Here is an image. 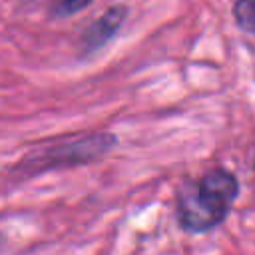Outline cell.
<instances>
[{
	"instance_id": "obj_4",
	"label": "cell",
	"mask_w": 255,
	"mask_h": 255,
	"mask_svg": "<svg viewBox=\"0 0 255 255\" xmlns=\"http://www.w3.org/2000/svg\"><path fill=\"white\" fill-rule=\"evenodd\" d=\"M233 14H235V22L241 30L255 34V0H237Z\"/></svg>"
},
{
	"instance_id": "obj_2",
	"label": "cell",
	"mask_w": 255,
	"mask_h": 255,
	"mask_svg": "<svg viewBox=\"0 0 255 255\" xmlns=\"http://www.w3.org/2000/svg\"><path fill=\"white\" fill-rule=\"evenodd\" d=\"M116 145H118L116 133H88V135L68 137L48 145L38 153H28L18 165H14V171L30 177L52 169L94 163L106 157Z\"/></svg>"
},
{
	"instance_id": "obj_3",
	"label": "cell",
	"mask_w": 255,
	"mask_h": 255,
	"mask_svg": "<svg viewBox=\"0 0 255 255\" xmlns=\"http://www.w3.org/2000/svg\"><path fill=\"white\" fill-rule=\"evenodd\" d=\"M128 12H129V8L126 4H114V6L106 8V12L100 18H96L82 34L84 54H90V52L104 48L120 32L122 24L128 18Z\"/></svg>"
},
{
	"instance_id": "obj_1",
	"label": "cell",
	"mask_w": 255,
	"mask_h": 255,
	"mask_svg": "<svg viewBox=\"0 0 255 255\" xmlns=\"http://www.w3.org/2000/svg\"><path fill=\"white\" fill-rule=\"evenodd\" d=\"M239 193V183L227 169L215 167L197 183L187 185L177 199V219L185 231L203 233L219 225Z\"/></svg>"
},
{
	"instance_id": "obj_5",
	"label": "cell",
	"mask_w": 255,
	"mask_h": 255,
	"mask_svg": "<svg viewBox=\"0 0 255 255\" xmlns=\"http://www.w3.org/2000/svg\"><path fill=\"white\" fill-rule=\"evenodd\" d=\"M94 0H52L50 6V14L54 18H70L78 12H82L84 8H88Z\"/></svg>"
}]
</instances>
